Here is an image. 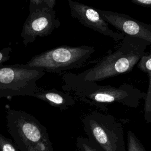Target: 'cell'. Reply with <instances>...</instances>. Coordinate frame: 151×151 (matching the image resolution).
Returning <instances> with one entry per match:
<instances>
[{
	"mask_svg": "<svg viewBox=\"0 0 151 151\" xmlns=\"http://www.w3.org/2000/svg\"><path fill=\"white\" fill-rule=\"evenodd\" d=\"M148 45L143 40L125 35L116 50L106 54L93 67L71 74L80 81L96 83L130 72L146 54Z\"/></svg>",
	"mask_w": 151,
	"mask_h": 151,
	"instance_id": "2",
	"label": "cell"
},
{
	"mask_svg": "<svg viewBox=\"0 0 151 151\" xmlns=\"http://www.w3.org/2000/svg\"><path fill=\"white\" fill-rule=\"evenodd\" d=\"M55 0H31L29 1V13L43 9H54Z\"/></svg>",
	"mask_w": 151,
	"mask_h": 151,
	"instance_id": "11",
	"label": "cell"
},
{
	"mask_svg": "<svg viewBox=\"0 0 151 151\" xmlns=\"http://www.w3.org/2000/svg\"><path fill=\"white\" fill-rule=\"evenodd\" d=\"M149 77L148 89L146 93L144 103V118L147 123H151V73L147 74Z\"/></svg>",
	"mask_w": 151,
	"mask_h": 151,
	"instance_id": "13",
	"label": "cell"
},
{
	"mask_svg": "<svg viewBox=\"0 0 151 151\" xmlns=\"http://www.w3.org/2000/svg\"><path fill=\"white\" fill-rule=\"evenodd\" d=\"M82 123L88 139L99 151H126L123 123L113 116L93 111Z\"/></svg>",
	"mask_w": 151,
	"mask_h": 151,
	"instance_id": "4",
	"label": "cell"
},
{
	"mask_svg": "<svg viewBox=\"0 0 151 151\" xmlns=\"http://www.w3.org/2000/svg\"><path fill=\"white\" fill-rule=\"evenodd\" d=\"M61 22L54 9H43L29 14L21 33L25 46L35 41L38 37H45L58 28Z\"/></svg>",
	"mask_w": 151,
	"mask_h": 151,
	"instance_id": "7",
	"label": "cell"
},
{
	"mask_svg": "<svg viewBox=\"0 0 151 151\" xmlns=\"http://www.w3.org/2000/svg\"><path fill=\"white\" fill-rule=\"evenodd\" d=\"M137 67L142 71L147 74L151 73V50L149 53L145 54L140 60Z\"/></svg>",
	"mask_w": 151,
	"mask_h": 151,
	"instance_id": "15",
	"label": "cell"
},
{
	"mask_svg": "<svg viewBox=\"0 0 151 151\" xmlns=\"http://www.w3.org/2000/svg\"><path fill=\"white\" fill-rule=\"evenodd\" d=\"M12 51V48L10 47H5L0 50V67L6 62L10 58L9 54Z\"/></svg>",
	"mask_w": 151,
	"mask_h": 151,
	"instance_id": "17",
	"label": "cell"
},
{
	"mask_svg": "<svg viewBox=\"0 0 151 151\" xmlns=\"http://www.w3.org/2000/svg\"><path fill=\"white\" fill-rule=\"evenodd\" d=\"M76 147L78 151H99L88 138L83 136H78L77 138Z\"/></svg>",
	"mask_w": 151,
	"mask_h": 151,
	"instance_id": "14",
	"label": "cell"
},
{
	"mask_svg": "<svg viewBox=\"0 0 151 151\" xmlns=\"http://www.w3.org/2000/svg\"><path fill=\"white\" fill-rule=\"evenodd\" d=\"M109 24L124 35L147 41L151 48V25L140 22L127 14L97 9Z\"/></svg>",
	"mask_w": 151,
	"mask_h": 151,
	"instance_id": "9",
	"label": "cell"
},
{
	"mask_svg": "<svg viewBox=\"0 0 151 151\" xmlns=\"http://www.w3.org/2000/svg\"><path fill=\"white\" fill-rule=\"evenodd\" d=\"M42 100L52 107H57L61 110H65L73 106L76 101L69 93H64L55 88L37 91L32 95Z\"/></svg>",
	"mask_w": 151,
	"mask_h": 151,
	"instance_id": "10",
	"label": "cell"
},
{
	"mask_svg": "<svg viewBox=\"0 0 151 151\" xmlns=\"http://www.w3.org/2000/svg\"><path fill=\"white\" fill-rule=\"evenodd\" d=\"M94 51L92 46L62 45L33 56L27 64L48 73H58L81 67Z\"/></svg>",
	"mask_w": 151,
	"mask_h": 151,
	"instance_id": "5",
	"label": "cell"
},
{
	"mask_svg": "<svg viewBox=\"0 0 151 151\" xmlns=\"http://www.w3.org/2000/svg\"><path fill=\"white\" fill-rule=\"evenodd\" d=\"M0 151H19L15 143L0 133Z\"/></svg>",
	"mask_w": 151,
	"mask_h": 151,
	"instance_id": "16",
	"label": "cell"
},
{
	"mask_svg": "<svg viewBox=\"0 0 151 151\" xmlns=\"http://www.w3.org/2000/svg\"><path fill=\"white\" fill-rule=\"evenodd\" d=\"M62 80L61 88L64 91L73 94L80 101L102 111H107V106L114 103L136 108L146 96L145 93L127 83H123L119 87L101 86L94 82L80 81L71 73L64 74Z\"/></svg>",
	"mask_w": 151,
	"mask_h": 151,
	"instance_id": "1",
	"label": "cell"
},
{
	"mask_svg": "<svg viewBox=\"0 0 151 151\" xmlns=\"http://www.w3.org/2000/svg\"><path fill=\"white\" fill-rule=\"evenodd\" d=\"M131 2L137 5L151 8V0H131Z\"/></svg>",
	"mask_w": 151,
	"mask_h": 151,
	"instance_id": "18",
	"label": "cell"
},
{
	"mask_svg": "<svg viewBox=\"0 0 151 151\" xmlns=\"http://www.w3.org/2000/svg\"><path fill=\"white\" fill-rule=\"evenodd\" d=\"M127 151H146L137 137L130 130L127 134Z\"/></svg>",
	"mask_w": 151,
	"mask_h": 151,
	"instance_id": "12",
	"label": "cell"
},
{
	"mask_svg": "<svg viewBox=\"0 0 151 151\" xmlns=\"http://www.w3.org/2000/svg\"><path fill=\"white\" fill-rule=\"evenodd\" d=\"M6 120L8 131L19 151H54L45 127L34 116L8 109Z\"/></svg>",
	"mask_w": 151,
	"mask_h": 151,
	"instance_id": "3",
	"label": "cell"
},
{
	"mask_svg": "<svg viewBox=\"0 0 151 151\" xmlns=\"http://www.w3.org/2000/svg\"><path fill=\"white\" fill-rule=\"evenodd\" d=\"M44 74L43 69L27 64L1 66L0 97L11 100L17 96H32L37 91V81Z\"/></svg>",
	"mask_w": 151,
	"mask_h": 151,
	"instance_id": "6",
	"label": "cell"
},
{
	"mask_svg": "<svg viewBox=\"0 0 151 151\" xmlns=\"http://www.w3.org/2000/svg\"><path fill=\"white\" fill-rule=\"evenodd\" d=\"M72 17L77 19L83 25L109 37L116 42H120L125 35L111 29L109 24L101 16L98 10L90 6L72 1H68Z\"/></svg>",
	"mask_w": 151,
	"mask_h": 151,
	"instance_id": "8",
	"label": "cell"
}]
</instances>
